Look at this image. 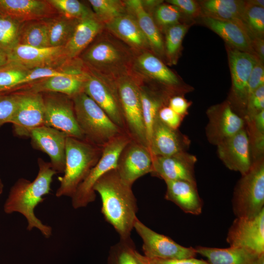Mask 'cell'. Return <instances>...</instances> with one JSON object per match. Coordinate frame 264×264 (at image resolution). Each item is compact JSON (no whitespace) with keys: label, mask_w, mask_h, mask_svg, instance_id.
I'll use <instances>...</instances> for the list:
<instances>
[{"label":"cell","mask_w":264,"mask_h":264,"mask_svg":"<svg viewBox=\"0 0 264 264\" xmlns=\"http://www.w3.org/2000/svg\"><path fill=\"white\" fill-rule=\"evenodd\" d=\"M57 12L48 0H0V15L21 23L50 18Z\"/></svg>","instance_id":"603a6c76"},{"label":"cell","mask_w":264,"mask_h":264,"mask_svg":"<svg viewBox=\"0 0 264 264\" xmlns=\"http://www.w3.org/2000/svg\"><path fill=\"white\" fill-rule=\"evenodd\" d=\"M182 13L179 9L170 3H160L154 8V21L157 26L165 30L174 25L179 23Z\"/></svg>","instance_id":"b9f144b4"},{"label":"cell","mask_w":264,"mask_h":264,"mask_svg":"<svg viewBox=\"0 0 264 264\" xmlns=\"http://www.w3.org/2000/svg\"><path fill=\"white\" fill-rule=\"evenodd\" d=\"M199 3L202 16L233 22L247 30L242 20L245 1L206 0L200 1Z\"/></svg>","instance_id":"f546056e"},{"label":"cell","mask_w":264,"mask_h":264,"mask_svg":"<svg viewBox=\"0 0 264 264\" xmlns=\"http://www.w3.org/2000/svg\"><path fill=\"white\" fill-rule=\"evenodd\" d=\"M157 117L169 127L177 130L183 117L175 112L167 105L163 106L159 110Z\"/></svg>","instance_id":"7dc6e473"},{"label":"cell","mask_w":264,"mask_h":264,"mask_svg":"<svg viewBox=\"0 0 264 264\" xmlns=\"http://www.w3.org/2000/svg\"><path fill=\"white\" fill-rule=\"evenodd\" d=\"M93 12L104 24L128 12L125 1L117 0H89Z\"/></svg>","instance_id":"8d00e7d4"},{"label":"cell","mask_w":264,"mask_h":264,"mask_svg":"<svg viewBox=\"0 0 264 264\" xmlns=\"http://www.w3.org/2000/svg\"><path fill=\"white\" fill-rule=\"evenodd\" d=\"M190 144V140L187 136L167 126L157 116L148 143L152 155L168 156L186 152Z\"/></svg>","instance_id":"7402d4cb"},{"label":"cell","mask_w":264,"mask_h":264,"mask_svg":"<svg viewBox=\"0 0 264 264\" xmlns=\"http://www.w3.org/2000/svg\"><path fill=\"white\" fill-rule=\"evenodd\" d=\"M7 59L8 63L29 70L62 67L70 61L64 46L35 47L19 44L7 54Z\"/></svg>","instance_id":"4fadbf2b"},{"label":"cell","mask_w":264,"mask_h":264,"mask_svg":"<svg viewBox=\"0 0 264 264\" xmlns=\"http://www.w3.org/2000/svg\"><path fill=\"white\" fill-rule=\"evenodd\" d=\"M39 171L33 181L20 178L11 187L5 200L3 210L6 214L17 212L22 215L27 222V230L38 229L45 238L52 235L51 226L44 224L34 213L36 207L42 202L43 197L50 193L53 176L57 173L50 162L38 159Z\"/></svg>","instance_id":"7a4b0ae2"},{"label":"cell","mask_w":264,"mask_h":264,"mask_svg":"<svg viewBox=\"0 0 264 264\" xmlns=\"http://www.w3.org/2000/svg\"><path fill=\"white\" fill-rule=\"evenodd\" d=\"M44 125L71 136L85 140L76 118L72 98L60 93L44 92Z\"/></svg>","instance_id":"30bf717a"},{"label":"cell","mask_w":264,"mask_h":264,"mask_svg":"<svg viewBox=\"0 0 264 264\" xmlns=\"http://www.w3.org/2000/svg\"><path fill=\"white\" fill-rule=\"evenodd\" d=\"M116 82L123 111L126 132L132 139L148 148L142 115L140 83L128 74L117 78Z\"/></svg>","instance_id":"ba28073f"},{"label":"cell","mask_w":264,"mask_h":264,"mask_svg":"<svg viewBox=\"0 0 264 264\" xmlns=\"http://www.w3.org/2000/svg\"><path fill=\"white\" fill-rule=\"evenodd\" d=\"M8 63L7 55L0 50V67Z\"/></svg>","instance_id":"f5cc1de1"},{"label":"cell","mask_w":264,"mask_h":264,"mask_svg":"<svg viewBox=\"0 0 264 264\" xmlns=\"http://www.w3.org/2000/svg\"><path fill=\"white\" fill-rule=\"evenodd\" d=\"M29 70L11 63H7L0 67V93L13 92Z\"/></svg>","instance_id":"ab89813d"},{"label":"cell","mask_w":264,"mask_h":264,"mask_svg":"<svg viewBox=\"0 0 264 264\" xmlns=\"http://www.w3.org/2000/svg\"><path fill=\"white\" fill-rule=\"evenodd\" d=\"M140 91L143 118L149 143L154 123L160 109L166 105V99L161 94L141 85Z\"/></svg>","instance_id":"d6a6232c"},{"label":"cell","mask_w":264,"mask_h":264,"mask_svg":"<svg viewBox=\"0 0 264 264\" xmlns=\"http://www.w3.org/2000/svg\"><path fill=\"white\" fill-rule=\"evenodd\" d=\"M217 146L219 157L227 168L240 172L242 176L250 169L253 160L245 128Z\"/></svg>","instance_id":"44dd1931"},{"label":"cell","mask_w":264,"mask_h":264,"mask_svg":"<svg viewBox=\"0 0 264 264\" xmlns=\"http://www.w3.org/2000/svg\"><path fill=\"white\" fill-rule=\"evenodd\" d=\"M134 66L142 75L171 88L180 84L176 74L157 57L148 51L143 52L136 58Z\"/></svg>","instance_id":"f1b7e54d"},{"label":"cell","mask_w":264,"mask_h":264,"mask_svg":"<svg viewBox=\"0 0 264 264\" xmlns=\"http://www.w3.org/2000/svg\"><path fill=\"white\" fill-rule=\"evenodd\" d=\"M102 148L86 140L67 136L65 169L63 176L58 177L60 185L55 193L57 197L72 196L98 161Z\"/></svg>","instance_id":"3957f363"},{"label":"cell","mask_w":264,"mask_h":264,"mask_svg":"<svg viewBox=\"0 0 264 264\" xmlns=\"http://www.w3.org/2000/svg\"><path fill=\"white\" fill-rule=\"evenodd\" d=\"M127 10L135 18L140 29L148 41L151 49L158 56L165 54L164 44L159 28L145 8L142 1H124Z\"/></svg>","instance_id":"83f0119b"},{"label":"cell","mask_w":264,"mask_h":264,"mask_svg":"<svg viewBox=\"0 0 264 264\" xmlns=\"http://www.w3.org/2000/svg\"><path fill=\"white\" fill-rule=\"evenodd\" d=\"M72 99L76 120L85 140L102 148L125 132L84 91Z\"/></svg>","instance_id":"5b68a950"},{"label":"cell","mask_w":264,"mask_h":264,"mask_svg":"<svg viewBox=\"0 0 264 264\" xmlns=\"http://www.w3.org/2000/svg\"><path fill=\"white\" fill-rule=\"evenodd\" d=\"M135 256L137 259L138 264H148L145 262L140 257V253L136 250L135 252Z\"/></svg>","instance_id":"11a10c76"},{"label":"cell","mask_w":264,"mask_h":264,"mask_svg":"<svg viewBox=\"0 0 264 264\" xmlns=\"http://www.w3.org/2000/svg\"><path fill=\"white\" fill-rule=\"evenodd\" d=\"M19 44L35 47H49L46 19L23 23Z\"/></svg>","instance_id":"836d02e7"},{"label":"cell","mask_w":264,"mask_h":264,"mask_svg":"<svg viewBox=\"0 0 264 264\" xmlns=\"http://www.w3.org/2000/svg\"><path fill=\"white\" fill-rule=\"evenodd\" d=\"M93 189L100 196L101 212L106 221L113 227L120 239L131 237L138 210L132 186L126 183L114 169L102 176Z\"/></svg>","instance_id":"6da1fadb"},{"label":"cell","mask_w":264,"mask_h":264,"mask_svg":"<svg viewBox=\"0 0 264 264\" xmlns=\"http://www.w3.org/2000/svg\"><path fill=\"white\" fill-rule=\"evenodd\" d=\"M230 246L245 248L258 255L264 253V210L253 218H237L227 233Z\"/></svg>","instance_id":"2e32d148"},{"label":"cell","mask_w":264,"mask_h":264,"mask_svg":"<svg viewBox=\"0 0 264 264\" xmlns=\"http://www.w3.org/2000/svg\"><path fill=\"white\" fill-rule=\"evenodd\" d=\"M152 161L149 149L131 139L122 151L116 170L121 178L132 186L139 177L151 173Z\"/></svg>","instance_id":"e0dca14e"},{"label":"cell","mask_w":264,"mask_h":264,"mask_svg":"<svg viewBox=\"0 0 264 264\" xmlns=\"http://www.w3.org/2000/svg\"><path fill=\"white\" fill-rule=\"evenodd\" d=\"M255 264H264V253L259 256Z\"/></svg>","instance_id":"9f6ffc18"},{"label":"cell","mask_w":264,"mask_h":264,"mask_svg":"<svg viewBox=\"0 0 264 264\" xmlns=\"http://www.w3.org/2000/svg\"><path fill=\"white\" fill-rule=\"evenodd\" d=\"M232 79L231 98L242 110L243 117L246 106L247 85L251 71L259 61L254 55L240 51L226 45Z\"/></svg>","instance_id":"9a60e30c"},{"label":"cell","mask_w":264,"mask_h":264,"mask_svg":"<svg viewBox=\"0 0 264 264\" xmlns=\"http://www.w3.org/2000/svg\"><path fill=\"white\" fill-rule=\"evenodd\" d=\"M263 110H264V85L249 96L243 118L250 119Z\"/></svg>","instance_id":"f6af8a7d"},{"label":"cell","mask_w":264,"mask_h":264,"mask_svg":"<svg viewBox=\"0 0 264 264\" xmlns=\"http://www.w3.org/2000/svg\"><path fill=\"white\" fill-rule=\"evenodd\" d=\"M104 25L110 32L131 48L144 52L150 48L134 17L128 11Z\"/></svg>","instance_id":"d4e9b609"},{"label":"cell","mask_w":264,"mask_h":264,"mask_svg":"<svg viewBox=\"0 0 264 264\" xmlns=\"http://www.w3.org/2000/svg\"><path fill=\"white\" fill-rule=\"evenodd\" d=\"M264 85V67L263 63L259 61L253 67L248 80L247 85L248 98L254 91Z\"/></svg>","instance_id":"c3c4849f"},{"label":"cell","mask_w":264,"mask_h":264,"mask_svg":"<svg viewBox=\"0 0 264 264\" xmlns=\"http://www.w3.org/2000/svg\"><path fill=\"white\" fill-rule=\"evenodd\" d=\"M132 138L126 132L116 136L102 148L101 156L71 197L73 208L86 207L96 198L93 187L96 181L109 171L116 169L119 156Z\"/></svg>","instance_id":"52a82bcc"},{"label":"cell","mask_w":264,"mask_h":264,"mask_svg":"<svg viewBox=\"0 0 264 264\" xmlns=\"http://www.w3.org/2000/svg\"><path fill=\"white\" fill-rule=\"evenodd\" d=\"M264 157L253 162L237 184L232 207L237 218H253L264 210Z\"/></svg>","instance_id":"8992f818"},{"label":"cell","mask_w":264,"mask_h":264,"mask_svg":"<svg viewBox=\"0 0 264 264\" xmlns=\"http://www.w3.org/2000/svg\"><path fill=\"white\" fill-rule=\"evenodd\" d=\"M197 159L187 152L153 156L151 174L166 180H185L196 184L194 167Z\"/></svg>","instance_id":"ac0fdd59"},{"label":"cell","mask_w":264,"mask_h":264,"mask_svg":"<svg viewBox=\"0 0 264 264\" xmlns=\"http://www.w3.org/2000/svg\"><path fill=\"white\" fill-rule=\"evenodd\" d=\"M100 37L83 52L88 68L114 79L128 74L132 59L128 48L110 36Z\"/></svg>","instance_id":"277c9868"},{"label":"cell","mask_w":264,"mask_h":264,"mask_svg":"<svg viewBox=\"0 0 264 264\" xmlns=\"http://www.w3.org/2000/svg\"><path fill=\"white\" fill-rule=\"evenodd\" d=\"M87 71L84 92L103 109L114 123L126 132L116 79L89 69Z\"/></svg>","instance_id":"9c48e42d"},{"label":"cell","mask_w":264,"mask_h":264,"mask_svg":"<svg viewBox=\"0 0 264 264\" xmlns=\"http://www.w3.org/2000/svg\"><path fill=\"white\" fill-rule=\"evenodd\" d=\"M197 254L206 257L209 264H255L259 256L243 248H218L197 246Z\"/></svg>","instance_id":"4dcf8cb0"},{"label":"cell","mask_w":264,"mask_h":264,"mask_svg":"<svg viewBox=\"0 0 264 264\" xmlns=\"http://www.w3.org/2000/svg\"><path fill=\"white\" fill-rule=\"evenodd\" d=\"M87 71L74 66L66 73L40 79L17 88L14 91L28 90L36 92H56L72 98L84 91Z\"/></svg>","instance_id":"ffe728a7"},{"label":"cell","mask_w":264,"mask_h":264,"mask_svg":"<svg viewBox=\"0 0 264 264\" xmlns=\"http://www.w3.org/2000/svg\"><path fill=\"white\" fill-rule=\"evenodd\" d=\"M166 199L173 202L183 212L194 215L201 214L203 202L197 185L185 180H166Z\"/></svg>","instance_id":"4316f807"},{"label":"cell","mask_w":264,"mask_h":264,"mask_svg":"<svg viewBox=\"0 0 264 264\" xmlns=\"http://www.w3.org/2000/svg\"><path fill=\"white\" fill-rule=\"evenodd\" d=\"M17 96L15 92L0 93V128L11 121L17 106Z\"/></svg>","instance_id":"ee69618b"},{"label":"cell","mask_w":264,"mask_h":264,"mask_svg":"<svg viewBox=\"0 0 264 264\" xmlns=\"http://www.w3.org/2000/svg\"><path fill=\"white\" fill-rule=\"evenodd\" d=\"M206 113L205 132L212 144L217 145L245 128L244 119L235 112L228 101L212 106Z\"/></svg>","instance_id":"5bb4252c"},{"label":"cell","mask_w":264,"mask_h":264,"mask_svg":"<svg viewBox=\"0 0 264 264\" xmlns=\"http://www.w3.org/2000/svg\"><path fill=\"white\" fill-rule=\"evenodd\" d=\"M60 14L71 19L81 20L94 15L93 11L77 0H48Z\"/></svg>","instance_id":"60d3db41"},{"label":"cell","mask_w":264,"mask_h":264,"mask_svg":"<svg viewBox=\"0 0 264 264\" xmlns=\"http://www.w3.org/2000/svg\"><path fill=\"white\" fill-rule=\"evenodd\" d=\"M191 103L180 95H175L168 101V106L178 115L184 118Z\"/></svg>","instance_id":"f907efd6"},{"label":"cell","mask_w":264,"mask_h":264,"mask_svg":"<svg viewBox=\"0 0 264 264\" xmlns=\"http://www.w3.org/2000/svg\"><path fill=\"white\" fill-rule=\"evenodd\" d=\"M14 92L17 96V106L10 123L16 135L28 137L32 129L44 125L43 94L28 90Z\"/></svg>","instance_id":"7c38bea8"},{"label":"cell","mask_w":264,"mask_h":264,"mask_svg":"<svg viewBox=\"0 0 264 264\" xmlns=\"http://www.w3.org/2000/svg\"><path fill=\"white\" fill-rule=\"evenodd\" d=\"M252 47L255 56L263 63L264 61V40L263 38H255L252 40Z\"/></svg>","instance_id":"816d5d0a"},{"label":"cell","mask_w":264,"mask_h":264,"mask_svg":"<svg viewBox=\"0 0 264 264\" xmlns=\"http://www.w3.org/2000/svg\"><path fill=\"white\" fill-rule=\"evenodd\" d=\"M133 229L142 240L144 256L147 258L185 259L194 258L197 255L194 248L178 244L170 238L150 229L138 218L134 222Z\"/></svg>","instance_id":"8fae6325"},{"label":"cell","mask_w":264,"mask_h":264,"mask_svg":"<svg viewBox=\"0 0 264 264\" xmlns=\"http://www.w3.org/2000/svg\"><path fill=\"white\" fill-rule=\"evenodd\" d=\"M67 136L63 132L45 125L32 129L28 135L32 147L49 156L52 168L57 173L65 171Z\"/></svg>","instance_id":"d6986e66"},{"label":"cell","mask_w":264,"mask_h":264,"mask_svg":"<svg viewBox=\"0 0 264 264\" xmlns=\"http://www.w3.org/2000/svg\"><path fill=\"white\" fill-rule=\"evenodd\" d=\"M247 29L252 39L263 38L264 34V7L254 5L245 1L242 18Z\"/></svg>","instance_id":"74e56055"},{"label":"cell","mask_w":264,"mask_h":264,"mask_svg":"<svg viewBox=\"0 0 264 264\" xmlns=\"http://www.w3.org/2000/svg\"><path fill=\"white\" fill-rule=\"evenodd\" d=\"M73 67V66L67 67L65 66V67H58L36 68L29 70L27 75L20 82L19 86L13 91L17 88L23 85L40 79L65 74L69 71Z\"/></svg>","instance_id":"7bdbcfd3"},{"label":"cell","mask_w":264,"mask_h":264,"mask_svg":"<svg viewBox=\"0 0 264 264\" xmlns=\"http://www.w3.org/2000/svg\"><path fill=\"white\" fill-rule=\"evenodd\" d=\"M104 24L95 15L80 20L64 46L67 59L72 61L83 52L102 32Z\"/></svg>","instance_id":"484cf974"},{"label":"cell","mask_w":264,"mask_h":264,"mask_svg":"<svg viewBox=\"0 0 264 264\" xmlns=\"http://www.w3.org/2000/svg\"><path fill=\"white\" fill-rule=\"evenodd\" d=\"M249 2L255 5L259 6L262 7H264V0H249Z\"/></svg>","instance_id":"db71d44e"},{"label":"cell","mask_w":264,"mask_h":264,"mask_svg":"<svg viewBox=\"0 0 264 264\" xmlns=\"http://www.w3.org/2000/svg\"><path fill=\"white\" fill-rule=\"evenodd\" d=\"M22 24L0 15V50L7 55L19 44Z\"/></svg>","instance_id":"d590c367"},{"label":"cell","mask_w":264,"mask_h":264,"mask_svg":"<svg viewBox=\"0 0 264 264\" xmlns=\"http://www.w3.org/2000/svg\"><path fill=\"white\" fill-rule=\"evenodd\" d=\"M79 20L61 14L46 19L50 46H64L71 38Z\"/></svg>","instance_id":"1f68e13d"},{"label":"cell","mask_w":264,"mask_h":264,"mask_svg":"<svg viewBox=\"0 0 264 264\" xmlns=\"http://www.w3.org/2000/svg\"><path fill=\"white\" fill-rule=\"evenodd\" d=\"M167 2L177 7L188 17L196 18L202 15L199 2L194 0H169Z\"/></svg>","instance_id":"bcb514c9"},{"label":"cell","mask_w":264,"mask_h":264,"mask_svg":"<svg viewBox=\"0 0 264 264\" xmlns=\"http://www.w3.org/2000/svg\"><path fill=\"white\" fill-rule=\"evenodd\" d=\"M190 25L179 23L165 30L164 52L170 64H176L181 49L183 39Z\"/></svg>","instance_id":"e575fe53"},{"label":"cell","mask_w":264,"mask_h":264,"mask_svg":"<svg viewBox=\"0 0 264 264\" xmlns=\"http://www.w3.org/2000/svg\"><path fill=\"white\" fill-rule=\"evenodd\" d=\"M202 18L204 24L220 36L226 43V45L255 55L252 39L246 29L233 22L205 16H202Z\"/></svg>","instance_id":"cb8c5ba5"},{"label":"cell","mask_w":264,"mask_h":264,"mask_svg":"<svg viewBox=\"0 0 264 264\" xmlns=\"http://www.w3.org/2000/svg\"><path fill=\"white\" fill-rule=\"evenodd\" d=\"M3 184L0 176V197L3 192Z\"/></svg>","instance_id":"6f0895ef"},{"label":"cell","mask_w":264,"mask_h":264,"mask_svg":"<svg viewBox=\"0 0 264 264\" xmlns=\"http://www.w3.org/2000/svg\"><path fill=\"white\" fill-rule=\"evenodd\" d=\"M140 258L148 264H209L208 262L194 258L161 259L149 258L140 254Z\"/></svg>","instance_id":"681fc988"},{"label":"cell","mask_w":264,"mask_h":264,"mask_svg":"<svg viewBox=\"0 0 264 264\" xmlns=\"http://www.w3.org/2000/svg\"><path fill=\"white\" fill-rule=\"evenodd\" d=\"M134 242L131 237L120 239L111 246L108 257V264H138Z\"/></svg>","instance_id":"f35d334b"}]
</instances>
